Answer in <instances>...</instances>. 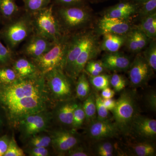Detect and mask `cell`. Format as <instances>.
<instances>
[{"label": "cell", "instance_id": "cell-21", "mask_svg": "<svg viewBox=\"0 0 156 156\" xmlns=\"http://www.w3.org/2000/svg\"><path fill=\"white\" fill-rule=\"evenodd\" d=\"M12 67L16 73L17 78L20 79L36 77L43 75L33 61L26 58H20L13 62Z\"/></svg>", "mask_w": 156, "mask_h": 156}, {"label": "cell", "instance_id": "cell-45", "mask_svg": "<svg viewBox=\"0 0 156 156\" xmlns=\"http://www.w3.org/2000/svg\"><path fill=\"white\" fill-rule=\"evenodd\" d=\"M114 147L111 143L104 142L101 143L97 145L96 148V151L97 154L100 153L102 152H113Z\"/></svg>", "mask_w": 156, "mask_h": 156}, {"label": "cell", "instance_id": "cell-33", "mask_svg": "<svg viewBox=\"0 0 156 156\" xmlns=\"http://www.w3.org/2000/svg\"><path fill=\"white\" fill-rule=\"evenodd\" d=\"M17 78V74L12 67L6 66L0 67V84L11 83Z\"/></svg>", "mask_w": 156, "mask_h": 156}, {"label": "cell", "instance_id": "cell-46", "mask_svg": "<svg viewBox=\"0 0 156 156\" xmlns=\"http://www.w3.org/2000/svg\"><path fill=\"white\" fill-rule=\"evenodd\" d=\"M104 105L108 111L112 112L114 109L116 105V100L111 98H102Z\"/></svg>", "mask_w": 156, "mask_h": 156}, {"label": "cell", "instance_id": "cell-17", "mask_svg": "<svg viewBox=\"0 0 156 156\" xmlns=\"http://www.w3.org/2000/svg\"><path fill=\"white\" fill-rule=\"evenodd\" d=\"M98 26L99 30L102 34L110 33L125 35L132 29V26L128 20L105 16L100 20Z\"/></svg>", "mask_w": 156, "mask_h": 156}, {"label": "cell", "instance_id": "cell-19", "mask_svg": "<svg viewBox=\"0 0 156 156\" xmlns=\"http://www.w3.org/2000/svg\"><path fill=\"white\" fill-rule=\"evenodd\" d=\"M150 41L151 39L136 27L132 28L126 34L124 45L130 52L138 53L145 49Z\"/></svg>", "mask_w": 156, "mask_h": 156}, {"label": "cell", "instance_id": "cell-3", "mask_svg": "<svg viewBox=\"0 0 156 156\" xmlns=\"http://www.w3.org/2000/svg\"><path fill=\"white\" fill-rule=\"evenodd\" d=\"M115 124L120 132L124 134L130 133L132 122L138 115V108L134 92L125 91L121 94L112 111Z\"/></svg>", "mask_w": 156, "mask_h": 156}, {"label": "cell", "instance_id": "cell-7", "mask_svg": "<svg viewBox=\"0 0 156 156\" xmlns=\"http://www.w3.org/2000/svg\"><path fill=\"white\" fill-rule=\"evenodd\" d=\"M56 14L62 31L80 28L88 23L90 19L89 11L84 6H59Z\"/></svg>", "mask_w": 156, "mask_h": 156}, {"label": "cell", "instance_id": "cell-25", "mask_svg": "<svg viewBox=\"0 0 156 156\" xmlns=\"http://www.w3.org/2000/svg\"><path fill=\"white\" fill-rule=\"evenodd\" d=\"M75 87L76 96L80 100L83 101L91 93L90 83L85 73L82 72L77 78Z\"/></svg>", "mask_w": 156, "mask_h": 156}, {"label": "cell", "instance_id": "cell-18", "mask_svg": "<svg viewBox=\"0 0 156 156\" xmlns=\"http://www.w3.org/2000/svg\"><path fill=\"white\" fill-rule=\"evenodd\" d=\"M101 61L105 68L112 71L128 70L131 63L130 58L119 51L107 53Z\"/></svg>", "mask_w": 156, "mask_h": 156}, {"label": "cell", "instance_id": "cell-23", "mask_svg": "<svg viewBox=\"0 0 156 156\" xmlns=\"http://www.w3.org/2000/svg\"><path fill=\"white\" fill-rule=\"evenodd\" d=\"M19 11L14 0H0V17L10 21L14 19Z\"/></svg>", "mask_w": 156, "mask_h": 156}, {"label": "cell", "instance_id": "cell-4", "mask_svg": "<svg viewBox=\"0 0 156 156\" xmlns=\"http://www.w3.org/2000/svg\"><path fill=\"white\" fill-rule=\"evenodd\" d=\"M48 93L53 102L73 98V80L63 70L56 69L44 75Z\"/></svg>", "mask_w": 156, "mask_h": 156}, {"label": "cell", "instance_id": "cell-12", "mask_svg": "<svg viewBox=\"0 0 156 156\" xmlns=\"http://www.w3.org/2000/svg\"><path fill=\"white\" fill-rule=\"evenodd\" d=\"M55 43L34 33L23 46L22 53L31 59L37 58L50 50Z\"/></svg>", "mask_w": 156, "mask_h": 156}, {"label": "cell", "instance_id": "cell-47", "mask_svg": "<svg viewBox=\"0 0 156 156\" xmlns=\"http://www.w3.org/2000/svg\"><path fill=\"white\" fill-rule=\"evenodd\" d=\"M115 95V91L111 89L109 87L101 90V97L102 98H112Z\"/></svg>", "mask_w": 156, "mask_h": 156}, {"label": "cell", "instance_id": "cell-11", "mask_svg": "<svg viewBox=\"0 0 156 156\" xmlns=\"http://www.w3.org/2000/svg\"><path fill=\"white\" fill-rule=\"evenodd\" d=\"M128 70L131 85L136 88L143 87L147 83L154 71L142 54L136 55Z\"/></svg>", "mask_w": 156, "mask_h": 156}, {"label": "cell", "instance_id": "cell-31", "mask_svg": "<svg viewBox=\"0 0 156 156\" xmlns=\"http://www.w3.org/2000/svg\"><path fill=\"white\" fill-rule=\"evenodd\" d=\"M110 76L101 74L96 76H89V82L93 87L98 91L109 87Z\"/></svg>", "mask_w": 156, "mask_h": 156}, {"label": "cell", "instance_id": "cell-39", "mask_svg": "<svg viewBox=\"0 0 156 156\" xmlns=\"http://www.w3.org/2000/svg\"><path fill=\"white\" fill-rule=\"evenodd\" d=\"M30 156H48L50 153L48 149L43 147H29L25 151Z\"/></svg>", "mask_w": 156, "mask_h": 156}, {"label": "cell", "instance_id": "cell-27", "mask_svg": "<svg viewBox=\"0 0 156 156\" xmlns=\"http://www.w3.org/2000/svg\"><path fill=\"white\" fill-rule=\"evenodd\" d=\"M52 0H23L26 12L33 15L50 5Z\"/></svg>", "mask_w": 156, "mask_h": 156}, {"label": "cell", "instance_id": "cell-44", "mask_svg": "<svg viewBox=\"0 0 156 156\" xmlns=\"http://www.w3.org/2000/svg\"><path fill=\"white\" fill-rule=\"evenodd\" d=\"M10 138L7 135L0 137V156H4L9 147Z\"/></svg>", "mask_w": 156, "mask_h": 156}, {"label": "cell", "instance_id": "cell-16", "mask_svg": "<svg viewBox=\"0 0 156 156\" xmlns=\"http://www.w3.org/2000/svg\"><path fill=\"white\" fill-rule=\"evenodd\" d=\"M131 132L145 139H154L156 136V120L138 114L132 122Z\"/></svg>", "mask_w": 156, "mask_h": 156}, {"label": "cell", "instance_id": "cell-35", "mask_svg": "<svg viewBox=\"0 0 156 156\" xmlns=\"http://www.w3.org/2000/svg\"><path fill=\"white\" fill-rule=\"evenodd\" d=\"M0 37V67L9 66L13 61V51L4 46Z\"/></svg>", "mask_w": 156, "mask_h": 156}, {"label": "cell", "instance_id": "cell-5", "mask_svg": "<svg viewBox=\"0 0 156 156\" xmlns=\"http://www.w3.org/2000/svg\"><path fill=\"white\" fill-rule=\"evenodd\" d=\"M34 33L56 42L64 35L53 11V5H50L32 15Z\"/></svg>", "mask_w": 156, "mask_h": 156}, {"label": "cell", "instance_id": "cell-29", "mask_svg": "<svg viewBox=\"0 0 156 156\" xmlns=\"http://www.w3.org/2000/svg\"><path fill=\"white\" fill-rule=\"evenodd\" d=\"M131 148L135 154L138 156H155V147L150 143L135 144L131 146Z\"/></svg>", "mask_w": 156, "mask_h": 156}, {"label": "cell", "instance_id": "cell-8", "mask_svg": "<svg viewBox=\"0 0 156 156\" xmlns=\"http://www.w3.org/2000/svg\"><path fill=\"white\" fill-rule=\"evenodd\" d=\"M53 119L52 113L48 110L29 115L17 123V126L22 138L27 140L31 136L46 131Z\"/></svg>", "mask_w": 156, "mask_h": 156}, {"label": "cell", "instance_id": "cell-43", "mask_svg": "<svg viewBox=\"0 0 156 156\" xmlns=\"http://www.w3.org/2000/svg\"><path fill=\"white\" fill-rule=\"evenodd\" d=\"M85 68H89L92 69L97 71L98 73L100 74L102 73L105 70V67H104L102 62L101 60H91L87 62L86 64Z\"/></svg>", "mask_w": 156, "mask_h": 156}, {"label": "cell", "instance_id": "cell-22", "mask_svg": "<svg viewBox=\"0 0 156 156\" xmlns=\"http://www.w3.org/2000/svg\"><path fill=\"white\" fill-rule=\"evenodd\" d=\"M102 34L103 38L100 45V50L108 53L117 52L125 45L126 34L119 35L110 33Z\"/></svg>", "mask_w": 156, "mask_h": 156}, {"label": "cell", "instance_id": "cell-41", "mask_svg": "<svg viewBox=\"0 0 156 156\" xmlns=\"http://www.w3.org/2000/svg\"><path fill=\"white\" fill-rule=\"evenodd\" d=\"M146 103L148 107L151 110L156 112V93L154 90L150 91L146 95Z\"/></svg>", "mask_w": 156, "mask_h": 156}, {"label": "cell", "instance_id": "cell-10", "mask_svg": "<svg viewBox=\"0 0 156 156\" xmlns=\"http://www.w3.org/2000/svg\"><path fill=\"white\" fill-rule=\"evenodd\" d=\"M51 146L56 153L60 156L65 154L73 148L79 145L80 139L76 130L59 129L52 131L50 134Z\"/></svg>", "mask_w": 156, "mask_h": 156}, {"label": "cell", "instance_id": "cell-2", "mask_svg": "<svg viewBox=\"0 0 156 156\" xmlns=\"http://www.w3.org/2000/svg\"><path fill=\"white\" fill-rule=\"evenodd\" d=\"M34 33L32 15L26 12L22 16L9 21L0 31V37L7 47L13 51Z\"/></svg>", "mask_w": 156, "mask_h": 156}, {"label": "cell", "instance_id": "cell-38", "mask_svg": "<svg viewBox=\"0 0 156 156\" xmlns=\"http://www.w3.org/2000/svg\"><path fill=\"white\" fill-rule=\"evenodd\" d=\"M24 151L17 145L14 136L10 139L9 147L4 156H24Z\"/></svg>", "mask_w": 156, "mask_h": 156}, {"label": "cell", "instance_id": "cell-13", "mask_svg": "<svg viewBox=\"0 0 156 156\" xmlns=\"http://www.w3.org/2000/svg\"><path fill=\"white\" fill-rule=\"evenodd\" d=\"M100 50L96 37L89 43L77 58L67 76L74 81L83 72L87 62L95 58Z\"/></svg>", "mask_w": 156, "mask_h": 156}, {"label": "cell", "instance_id": "cell-9", "mask_svg": "<svg viewBox=\"0 0 156 156\" xmlns=\"http://www.w3.org/2000/svg\"><path fill=\"white\" fill-rule=\"evenodd\" d=\"M95 37L94 34L88 32L78 34L70 38L63 70L67 75L80 54Z\"/></svg>", "mask_w": 156, "mask_h": 156}, {"label": "cell", "instance_id": "cell-51", "mask_svg": "<svg viewBox=\"0 0 156 156\" xmlns=\"http://www.w3.org/2000/svg\"><path fill=\"white\" fill-rule=\"evenodd\" d=\"M91 1H92V2H100V1H102L103 0H91Z\"/></svg>", "mask_w": 156, "mask_h": 156}, {"label": "cell", "instance_id": "cell-49", "mask_svg": "<svg viewBox=\"0 0 156 156\" xmlns=\"http://www.w3.org/2000/svg\"><path fill=\"white\" fill-rule=\"evenodd\" d=\"M148 0H129V2L135 3V4H139L146 2Z\"/></svg>", "mask_w": 156, "mask_h": 156}, {"label": "cell", "instance_id": "cell-32", "mask_svg": "<svg viewBox=\"0 0 156 156\" xmlns=\"http://www.w3.org/2000/svg\"><path fill=\"white\" fill-rule=\"evenodd\" d=\"M156 13V0H148L138 4L136 13L140 18Z\"/></svg>", "mask_w": 156, "mask_h": 156}, {"label": "cell", "instance_id": "cell-42", "mask_svg": "<svg viewBox=\"0 0 156 156\" xmlns=\"http://www.w3.org/2000/svg\"><path fill=\"white\" fill-rule=\"evenodd\" d=\"M90 155V154L88 152L87 150L85 149L83 147L80 146L79 145L73 148L67 152L64 156H88Z\"/></svg>", "mask_w": 156, "mask_h": 156}, {"label": "cell", "instance_id": "cell-36", "mask_svg": "<svg viewBox=\"0 0 156 156\" xmlns=\"http://www.w3.org/2000/svg\"><path fill=\"white\" fill-rule=\"evenodd\" d=\"M95 94L97 114L96 119L101 121L108 120L109 111L104 105L102 98L97 93Z\"/></svg>", "mask_w": 156, "mask_h": 156}, {"label": "cell", "instance_id": "cell-34", "mask_svg": "<svg viewBox=\"0 0 156 156\" xmlns=\"http://www.w3.org/2000/svg\"><path fill=\"white\" fill-rule=\"evenodd\" d=\"M86 120V115L82 104L78 103L74 112L71 129L76 130L81 128Z\"/></svg>", "mask_w": 156, "mask_h": 156}, {"label": "cell", "instance_id": "cell-52", "mask_svg": "<svg viewBox=\"0 0 156 156\" xmlns=\"http://www.w3.org/2000/svg\"><path fill=\"white\" fill-rule=\"evenodd\" d=\"M1 17H0V20H1Z\"/></svg>", "mask_w": 156, "mask_h": 156}, {"label": "cell", "instance_id": "cell-28", "mask_svg": "<svg viewBox=\"0 0 156 156\" xmlns=\"http://www.w3.org/2000/svg\"><path fill=\"white\" fill-rule=\"evenodd\" d=\"M39 133L28 138L29 147H43L48 148L51 145V137L50 135Z\"/></svg>", "mask_w": 156, "mask_h": 156}, {"label": "cell", "instance_id": "cell-20", "mask_svg": "<svg viewBox=\"0 0 156 156\" xmlns=\"http://www.w3.org/2000/svg\"><path fill=\"white\" fill-rule=\"evenodd\" d=\"M137 8L138 4L129 1H123L107 9L104 16L128 20L132 15L136 14Z\"/></svg>", "mask_w": 156, "mask_h": 156}, {"label": "cell", "instance_id": "cell-26", "mask_svg": "<svg viewBox=\"0 0 156 156\" xmlns=\"http://www.w3.org/2000/svg\"><path fill=\"white\" fill-rule=\"evenodd\" d=\"M82 106L86 115L85 121L89 124L97 118L95 93L91 92L89 96L83 100Z\"/></svg>", "mask_w": 156, "mask_h": 156}, {"label": "cell", "instance_id": "cell-48", "mask_svg": "<svg viewBox=\"0 0 156 156\" xmlns=\"http://www.w3.org/2000/svg\"><path fill=\"white\" fill-rule=\"evenodd\" d=\"M98 154L100 156H112L113 155V153L112 152H102Z\"/></svg>", "mask_w": 156, "mask_h": 156}, {"label": "cell", "instance_id": "cell-30", "mask_svg": "<svg viewBox=\"0 0 156 156\" xmlns=\"http://www.w3.org/2000/svg\"><path fill=\"white\" fill-rule=\"evenodd\" d=\"M143 55L150 66L155 71L156 70V42L153 39L145 48Z\"/></svg>", "mask_w": 156, "mask_h": 156}, {"label": "cell", "instance_id": "cell-40", "mask_svg": "<svg viewBox=\"0 0 156 156\" xmlns=\"http://www.w3.org/2000/svg\"><path fill=\"white\" fill-rule=\"evenodd\" d=\"M56 4L62 7L84 6L85 0H53Z\"/></svg>", "mask_w": 156, "mask_h": 156}, {"label": "cell", "instance_id": "cell-15", "mask_svg": "<svg viewBox=\"0 0 156 156\" xmlns=\"http://www.w3.org/2000/svg\"><path fill=\"white\" fill-rule=\"evenodd\" d=\"M54 111L52 113L53 118L62 126L72 128L74 112L78 103L73 98L56 103Z\"/></svg>", "mask_w": 156, "mask_h": 156}, {"label": "cell", "instance_id": "cell-1", "mask_svg": "<svg viewBox=\"0 0 156 156\" xmlns=\"http://www.w3.org/2000/svg\"><path fill=\"white\" fill-rule=\"evenodd\" d=\"M54 102L48 93L44 75L0 84V105L11 125L16 127L23 118L48 110Z\"/></svg>", "mask_w": 156, "mask_h": 156}, {"label": "cell", "instance_id": "cell-6", "mask_svg": "<svg viewBox=\"0 0 156 156\" xmlns=\"http://www.w3.org/2000/svg\"><path fill=\"white\" fill-rule=\"evenodd\" d=\"M69 38L67 35H63L48 52L38 58L31 59L42 74L56 69L64 70Z\"/></svg>", "mask_w": 156, "mask_h": 156}, {"label": "cell", "instance_id": "cell-14", "mask_svg": "<svg viewBox=\"0 0 156 156\" xmlns=\"http://www.w3.org/2000/svg\"><path fill=\"white\" fill-rule=\"evenodd\" d=\"M119 132L115 123H112L109 120L101 121L96 119L89 123L87 130L90 138L98 140L115 137Z\"/></svg>", "mask_w": 156, "mask_h": 156}, {"label": "cell", "instance_id": "cell-37", "mask_svg": "<svg viewBox=\"0 0 156 156\" xmlns=\"http://www.w3.org/2000/svg\"><path fill=\"white\" fill-rule=\"evenodd\" d=\"M110 84L115 92H120L126 87V80L122 76L115 73L110 76Z\"/></svg>", "mask_w": 156, "mask_h": 156}, {"label": "cell", "instance_id": "cell-50", "mask_svg": "<svg viewBox=\"0 0 156 156\" xmlns=\"http://www.w3.org/2000/svg\"><path fill=\"white\" fill-rule=\"evenodd\" d=\"M2 117H1V115H0V127L2 126Z\"/></svg>", "mask_w": 156, "mask_h": 156}, {"label": "cell", "instance_id": "cell-24", "mask_svg": "<svg viewBox=\"0 0 156 156\" xmlns=\"http://www.w3.org/2000/svg\"><path fill=\"white\" fill-rule=\"evenodd\" d=\"M137 28L142 31L151 40L156 37V13L141 18Z\"/></svg>", "mask_w": 156, "mask_h": 156}]
</instances>
